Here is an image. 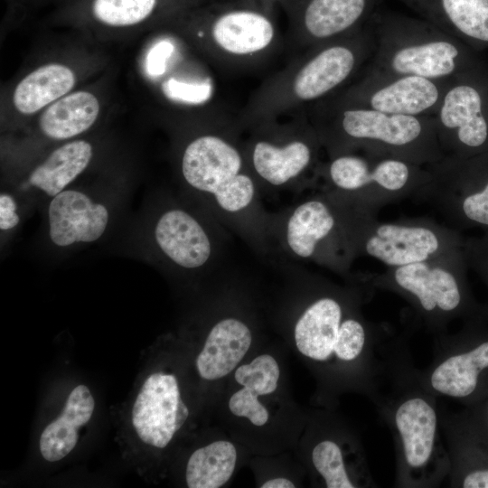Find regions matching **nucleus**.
I'll return each instance as SVG.
<instances>
[{"instance_id": "f257e3e1", "label": "nucleus", "mask_w": 488, "mask_h": 488, "mask_svg": "<svg viewBox=\"0 0 488 488\" xmlns=\"http://www.w3.org/2000/svg\"><path fill=\"white\" fill-rule=\"evenodd\" d=\"M139 39L131 77L147 113L191 127L234 120L219 95L213 67L172 24Z\"/></svg>"}, {"instance_id": "f03ea898", "label": "nucleus", "mask_w": 488, "mask_h": 488, "mask_svg": "<svg viewBox=\"0 0 488 488\" xmlns=\"http://www.w3.org/2000/svg\"><path fill=\"white\" fill-rule=\"evenodd\" d=\"M373 52L372 30L361 28L292 57L253 91L236 116L238 127L305 111L352 83Z\"/></svg>"}, {"instance_id": "7ed1b4c3", "label": "nucleus", "mask_w": 488, "mask_h": 488, "mask_svg": "<svg viewBox=\"0 0 488 488\" xmlns=\"http://www.w3.org/2000/svg\"><path fill=\"white\" fill-rule=\"evenodd\" d=\"M390 389L372 401L389 427L395 447V487L436 488L447 479L450 460L442 438L436 397L415 376L408 347L395 358Z\"/></svg>"}, {"instance_id": "20e7f679", "label": "nucleus", "mask_w": 488, "mask_h": 488, "mask_svg": "<svg viewBox=\"0 0 488 488\" xmlns=\"http://www.w3.org/2000/svg\"><path fill=\"white\" fill-rule=\"evenodd\" d=\"M43 38L1 89L4 131L20 129L43 108L96 79L111 66L106 45L71 31Z\"/></svg>"}, {"instance_id": "39448f33", "label": "nucleus", "mask_w": 488, "mask_h": 488, "mask_svg": "<svg viewBox=\"0 0 488 488\" xmlns=\"http://www.w3.org/2000/svg\"><path fill=\"white\" fill-rule=\"evenodd\" d=\"M327 155L367 152L420 165L441 160L433 116L395 115L344 103L333 96L305 111Z\"/></svg>"}, {"instance_id": "423d86ee", "label": "nucleus", "mask_w": 488, "mask_h": 488, "mask_svg": "<svg viewBox=\"0 0 488 488\" xmlns=\"http://www.w3.org/2000/svg\"><path fill=\"white\" fill-rule=\"evenodd\" d=\"M169 23L213 69L225 72L257 70L286 50L273 18L256 8L214 11L199 5Z\"/></svg>"}, {"instance_id": "0eeeda50", "label": "nucleus", "mask_w": 488, "mask_h": 488, "mask_svg": "<svg viewBox=\"0 0 488 488\" xmlns=\"http://www.w3.org/2000/svg\"><path fill=\"white\" fill-rule=\"evenodd\" d=\"M464 250L418 263L387 267L368 275L373 290L392 292L411 307L416 320L435 335L447 332L456 318L477 313L465 279Z\"/></svg>"}, {"instance_id": "6e6552de", "label": "nucleus", "mask_w": 488, "mask_h": 488, "mask_svg": "<svg viewBox=\"0 0 488 488\" xmlns=\"http://www.w3.org/2000/svg\"><path fill=\"white\" fill-rule=\"evenodd\" d=\"M327 156L317 176L325 181L328 195L375 214L388 204L413 197L429 178L426 165L390 155L348 152Z\"/></svg>"}, {"instance_id": "1a4fd4ad", "label": "nucleus", "mask_w": 488, "mask_h": 488, "mask_svg": "<svg viewBox=\"0 0 488 488\" xmlns=\"http://www.w3.org/2000/svg\"><path fill=\"white\" fill-rule=\"evenodd\" d=\"M202 0H64L42 26L71 30L108 46L139 39L201 5Z\"/></svg>"}, {"instance_id": "9d476101", "label": "nucleus", "mask_w": 488, "mask_h": 488, "mask_svg": "<svg viewBox=\"0 0 488 488\" xmlns=\"http://www.w3.org/2000/svg\"><path fill=\"white\" fill-rule=\"evenodd\" d=\"M372 33L374 52L362 72L413 75L438 81H449L465 73L464 47L441 29L411 23H388Z\"/></svg>"}, {"instance_id": "9b49d317", "label": "nucleus", "mask_w": 488, "mask_h": 488, "mask_svg": "<svg viewBox=\"0 0 488 488\" xmlns=\"http://www.w3.org/2000/svg\"><path fill=\"white\" fill-rule=\"evenodd\" d=\"M236 121L202 126L181 155V173L193 189L212 195L227 212H239L250 205L255 183L244 149L230 136Z\"/></svg>"}, {"instance_id": "f8f14e48", "label": "nucleus", "mask_w": 488, "mask_h": 488, "mask_svg": "<svg viewBox=\"0 0 488 488\" xmlns=\"http://www.w3.org/2000/svg\"><path fill=\"white\" fill-rule=\"evenodd\" d=\"M420 385L436 398L459 400L465 407L488 396V330L473 323L461 332L435 335L433 360L415 368Z\"/></svg>"}, {"instance_id": "ddd939ff", "label": "nucleus", "mask_w": 488, "mask_h": 488, "mask_svg": "<svg viewBox=\"0 0 488 488\" xmlns=\"http://www.w3.org/2000/svg\"><path fill=\"white\" fill-rule=\"evenodd\" d=\"M244 153L249 170L273 186H282L308 171L318 172L324 149L305 112L264 121L250 128Z\"/></svg>"}, {"instance_id": "4468645a", "label": "nucleus", "mask_w": 488, "mask_h": 488, "mask_svg": "<svg viewBox=\"0 0 488 488\" xmlns=\"http://www.w3.org/2000/svg\"><path fill=\"white\" fill-rule=\"evenodd\" d=\"M426 166L429 178L412 198L433 208L447 226L488 229V168L447 155Z\"/></svg>"}, {"instance_id": "2eb2a0df", "label": "nucleus", "mask_w": 488, "mask_h": 488, "mask_svg": "<svg viewBox=\"0 0 488 488\" xmlns=\"http://www.w3.org/2000/svg\"><path fill=\"white\" fill-rule=\"evenodd\" d=\"M462 247V239L455 229L431 218L395 221H379L376 218L363 235L360 255L394 267L437 258L463 250Z\"/></svg>"}, {"instance_id": "dca6fc26", "label": "nucleus", "mask_w": 488, "mask_h": 488, "mask_svg": "<svg viewBox=\"0 0 488 488\" xmlns=\"http://www.w3.org/2000/svg\"><path fill=\"white\" fill-rule=\"evenodd\" d=\"M117 68L104 73L54 101L20 129L29 138L64 143L79 138L112 112ZM13 132V133H14Z\"/></svg>"}, {"instance_id": "f3484780", "label": "nucleus", "mask_w": 488, "mask_h": 488, "mask_svg": "<svg viewBox=\"0 0 488 488\" xmlns=\"http://www.w3.org/2000/svg\"><path fill=\"white\" fill-rule=\"evenodd\" d=\"M447 83L413 75L361 72L332 96L347 104L388 114L434 117Z\"/></svg>"}, {"instance_id": "a211bd4d", "label": "nucleus", "mask_w": 488, "mask_h": 488, "mask_svg": "<svg viewBox=\"0 0 488 488\" xmlns=\"http://www.w3.org/2000/svg\"><path fill=\"white\" fill-rule=\"evenodd\" d=\"M481 89L465 73L448 81L434 116L445 155L467 158L488 145V117Z\"/></svg>"}, {"instance_id": "6ab92c4d", "label": "nucleus", "mask_w": 488, "mask_h": 488, "mask_svg": "<svg viewBox=\"0 0 488 488\" xmlns=\"http://www.w3.org/2000/svg\"><path fill=\"white\" fill-rule=\"evenodd\" d=\"M368 0H299L285 37L291 58L361 29Z\"/></svg>"}, {"instance_id": "aec40b11", "label": "nucleus", "mask_w": 488, "mask_h": 488, "mask_svg": "<svg viewBox=\"0 0 488 488\" xmlns=\"http://www.w3.org/2000/svg\"><path fill=\"white\" fill-rule=\"evenodd\" d=\"M189 416L176 377L156 371L144 381L132 408V425L145 444L164 448Z\"/></svg>"}, {"instance_id": "412c9836", "label": "nucleus", "mask_w": 488, "mask_h": 488, "mask_svg": "<svg viewBox=\"0 0 488 488\" xmlns=\"http://www.w3.org/2000/svg\"><path fill=\"white\" fill-rule=\"evenodd\" d=\"M441 413V428L449 460V487L488 488V437L465 410Z\"/></svg>"}, {"instance_id": "4be33fe9", "label": "nucleus", "mask_w": 488, "mask_h": 488, "mask_svg": "<svg viewBox=\"0 0 488 488\" xmlns=\"http://www.w3.org/2000/svg\"><path fill=\"white\" fill-rule=\"evenodd\" d=\"M49 234L60 247L75 242H92L104 233L108 221L107 208L75 190H63L53 196L49 205Z\"/></svg>"}, {"instance_id": "5701e85b", "label": "nucleus", "mask_w": 488, "mask_h": 488, "mask_svg": "<svg viewBox=\"0 0 488 488\" xmlns=\"http://www.w3.org/2000/svg\"><path fill=\"white\" fill-rule=\"evenodd\" d=\"M340 439L325 437L311 451L314 469L327 488L377 487L360 445L354 439L342 444Z\"/></svg>"}, {"instance_id": "b1692460", "label": "nucleus", "mask_w": 488, "mask_h": 488, "mask_svg": "<svg viewBox=\"0 0 488 488\" xmlns=\"http://www.w3.org/2000/svg\"><path fill=\"white\" fill-rule=\"evenodd\" d=\"M155 236L161 250L185 268L204 265L211 253V241L203 228L182 210L164 212L156 223Z\"/></svg>"}, {"instance_id": "393cba45", "label": "nucleus", "mask_w": 488, "mask_h": 488, "mask_svg": "<svg viewBox=\"0 0 488 488\" xmlns=\"http://www.w3.org/2000/svg\"><path fill=\"white\" fill-rule=\"evenodd\" d=\"M252 342L249 328L236 318H225L210 331L196 359L199 375L207 380L221 379L241 361Z\"/></svg>"}, {"instance_id": "a878e982", "label": "nucleus", "mask_w": 488, "mask_h": 488, "mask_svg": "<svg viewBox=\"0 0 488 488\" xmlns=\"http://www.w3.org/2000/svg\"><path fill=\"white\" fill-rule=\"evenodd\" d=\"M279 375L277 361L269 354H261L251 362L238 367L234 378L243 388L231 395L229 400L230 412L248 418L257 427L264 426L269 415L258 397L273 393L277 388Z\"/></svg>"}, {"instance_id": "bb28decb", "label": "nucleus", "mask_w": 488, "mask_h": 488, "mask_svg": "<svg viewBox=\"0 0 488 488\" xmlns=\"http://www.w3.org/2000/svg\"><path fill=\"white\" fill-rule=\"evenodd\" d=\"M95 400L85 385L76 386L68 396L61 415L46 426L40 436V452L49 462H57L75 447L79 429L91 418Z\"/></svg>"}, {"instance_id": "cd10ccee", "label": "nucleus", "mask_w": 488, "mask_h": 488, "mask_svg": "<svg viewBox=\"0 0 488 488\" xmlns=\"http://www.w3.org/2000/svg\"><path fill=\"white\" fill-rule=\"evenodd\" d=\"M93 156L94 146L87 139L61 143L31 170L28 182L48 195L55 196L89 167Z\"/></svg>"}, {"instance_id": "c85d7f7f", "label": "nucleus", "mask_w": 488, "mask_h": 488, "mask_svg": "<svg viewBox=\"0 0 488 488\" xmlns=\"http://www.w3.org/2000/svg\"><path fill=\"white\" fill-rule=\"evenodd\" d=\"M237 450L229 441L218 440L195 450L188 459L186 484L190 488H219L231 477Z\"/></svg>"}, {"instance_id": "c756f323", "label": "nucleus", "mask_w": 488, "mask_h": 488, "mask_svg": "<svg viewBox=\"0 0 488 488\" xmlns=\"http://www.w3.org/2000/svg\"><path fill=\"white\" fill-rule=\"evenodd\" d=\"M438 10L446 33L488 42V0H438Z\"/></svg>"}, {"instance_id": "7c9ffc66", "label": "nucleus", "mask_w": 488, "mask_h": 488, "mask_svg": "<svg viewBox=\"0 0 488 488\" xmlns=\"http://www.w3.org/2000/svg\"><path fill=\"white\" fill-rule=\"evenodd\" d=\"M63 1L64 0H4L5 12L3 18L2 28L6 32L13 27L23 24L37 12L47 7L54 8Z\"/></svg>"}, {"instance_id": "2f4dec72", "label": "nucleus", "mask_w": 488, "mask_h": 488, "mask_svg": "<svg viewBox=\"0 0 488 488\" xmlns=\"http://www.w3.org/2000/svg\"><path fill=\"white\" fill-rule=\"evenodd\" d=\"M19 222L16 213V203L12 196L6 193L0 195V229L11 230Z\"/></svg>"}, {"instance_id": "473e14b6", "label": "nucleus", "mask_w": 488, "mask_h": 488, "mask_svg": "<svg viewBox=\"0 0 488 488\" xmlns=\"http://www.w3.org/2000/svg\"><path fill=\"white\" fill-rule=\"evenodd\" d=\"M465 412L474 426L488 437V396L466 407Z\"/></svg>"}, {"instance_id": "72a5a7b5", "label": "nucleus", "mask_w": 488, "mask_h": 488, "mask_svg": "<svg viewBox=\"0 0 488 488\" xmlns=\"http://www.w3.org/2000/svg\"><path fill=\"white\" fill-rule=\"evenodd\" d=\"M464 253L474 261L475 266L480 267L488 280V239L480 243L467 244Z\"/></svg>"}, {"instance_id": "f704fd0d", "label": "nucleus", "mask_w": 488, "mask_h": 488, "mask_svg": "<svg viewBox=\"0 0 488 488\" xmlns=\"http://www.w3.org/2000/svg\"><path fill=\"white\" fill-rule=\"evenodd\" d=\"M261 488H294L295 484L284 477H277L265 482Z\"/></svg>"}]
</instances>
